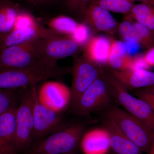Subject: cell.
I'll use <instances>...</instances> for the list:
<instances>
[{"mask_svg": "<svg viewBox=\"0 0 154 154\" xmlns=\"http://www.w3.org/2000/svg\"><path fill=\"white\" fill-rule=\"evenodd\" d=\"M68 72L67 69L42 63L18 69L0 72V89L14 90L35 85L42 81L57 79Z\"/></svg>", "mask_w": 154, "mask_h": 154, "instance_id": "1", "label": "cell"}, {"mask_svg": "<svg viewBox=\"0 0 154 154\" xmlns=\"http://www.w3.org/2000/svg\"><path fill=\"white\" fill-rule=\"evenodd\" d=\"M105 119L113 122L143 152L149 154L154 133L123 108L115 105L105 109Z\"/></svg>", "mask_w": 154, "mask_h": 154, "instance_id": "2", "label": "cell"}, {"mask_svg": "<svg viewBox=\"0 0 154 154\" xmlns=\"http://www.w3.org/2000/svg\"><path fill=\"white\" fill-rule=\"evenodd\" d=\"M113 102L120 105L154 133V111L143 99L130 94L110 72L103 71Z\"/></svg>", "mask_w": 154, "mask_h": 154, "instance_id": "3", "label": "cell"}, {"mask_svg": "<svg viewBox=\"0 0 154 154\" xmlns=\"http://www.w3.org/2000/svg\"><path fill=\"white\" fill-rule=\"evenodd\" d=\"M42 39L25 42L0 51V72L25 68L42 63H46L41 59L40 55Z\"/></svg>", "mask_w": 154, "mask_h": 154, "instance_id": "4", "label": "cell"}, {"mask_svg": "<svg viewBox=\"0 0 154 154\" xmlns=\"http://www.w3.org/2000/svg\"><path fill=\"white\" fill-rule=\"evenodd\" d=\"M103 70L101 75L71 107L72 113L78 115H89L94 111L104 110L111 105L113 100Z\"/></svg>", "mask_w": 154, "mask_h": 154, "instance_id": "5", "label": "cell"}, {"mask_svg": "<svg viewBox=\"0 0 154 154\" xmlns=\"http://www.w3.org/2000/svg\"><path fill=\"white\" fill-rule=\"evenodd\" d=\"M84 126L75 124L51 135L33 147L31 154H66L76 147Z\"/></svg>", "mask_w": 154, "mask_h": 154, "instance_id": "6", "label": "cell"}, {"mask_svg": "<svg viewBox=\"0 0 154 154\" xmlns=\"http://www.w3.org/2000/svg\"><path fill=\"white\" fill-rule=\"evenodd\" d=\"M33 96L31 87L22 95L20 105L17 107V128L14 147L17 152L26 148L33 137L34 119Z\"/></svg>", "mask_w": 154, "mask_h": 154, "instance_id": "7", "label": "cell"}, {"mask_svg": "<svg viewBox=\"0 0 154 154\" xmlns=\"http://www.w3.org/2000/svg\"><path fill=\"white\" fill-rule=\"evenodd\" d=\"M102 69L101 66L88 60L83 55L75 59L72 69L70 108L74 105L80 96L101 75Z\"/></svg>", "mask_w": 154, "mask_h": 154, "instance_id": "8", "label": "cell"}, {"mask_svg": "<svg viewBox=\"0 0 154 154\" xmlns=\"http://www.w3.org/2000/svg\"><path fill=\"white\" fill-rule=\"evenodd\" d=\"M81 46L70 36L59 35L43 38L40 57L46 63L55 65L59 60L74 55Z\"/></svg>", "mask_w": 154, "mask_h": 154, "instance_id": "9", "label": "cell"}, {"mask_svg": "<svg viewBox=\"0 0 154 154\" xmlns=\"http://www.w3.org/2000/svg\"><path fill=\"white\" fill-rule=\"evenodd\" d=\"M39 102L48 109L60 113L70 104V89L64 84L56 81L43 83L37 91Z\"/></svg>", "mask_w": 154, "mask_h": 154, "instance_id": "10", "label": "cell"}, {"mask_svg": "<svg viewBox=\"0 0 154 154\" xmlns=\"http://www.w3.org/2000/svg\"><path fill=\"white\" fill-rule=\"evenodd\" d=\"M31 89L34 119L33 137H39L58 126L61 121V117L59 113L48 109L39 102L35 85L31 86Z\"/></svg>", "mask_w": 154, "mask_h": 154, "instance_id": "11", "label": "cell"}, {"mask_svg": "<svg viewBox=\"0 0 154 154\" xmlns=\"http://www.w3.org/2000/svg\"><path fill=\"white\" fill-rule=\"evenodd\" d=\"M60 35L38 23L19 29H14L0 37V51L13 45L33 39L48 38Z\"/></svg>", "mask_w": 154, "mask_h": 154, "instance_id": "12", "label": "cell"}, {"mask_svg": "<svg viewBox=\"0 0 154 154\" xmlns=\"http://www.w3.org/2000/svg\"><path fill=\"white\" fill-rule=\"evenodd\" d=\"M87 24L96 31L113 34L117 30L118 22L112 15L91 2L82 14Z\"/></svg>", "mask_w": 154, "mask_h": 154, "instance_id": "13", "label": "cell"}, {"mask_svg": "<svg viewBox=\"0 0 154 154\" xmlns=\"http://www.w3.org/2000/svg\"><path fill=\"white\" fill-rule=\"evenodd\" d=\"M110 73L127 90H137L154 85V72L148 70H111Z\"/></svg>", "mask_w": 154, "mask_h": 154, "instance_id": "14", "label": "cell"}, {"mask_svg": "<svg viewBox=\"0 0 154 154\" xmlns=\"http://www.w3.org/2000/svg\"><path fill=\"white\" fill-rule=\"evenodd\" d=\"M104 128L110 137V149L115 154H143V152L136 145L125 135L113 122L105 119Z\"/></svg>", "mask_w": 154, "mask_h": 154, "instance_id": "15", "label": "cell"}, {"mask_svg": "<svg viewBox=\"0 0 154 154\" xmlns=\"http://www.w3.org/2000/svg\"><path fill=\"white\" fill-rule=\"evenodd\" d=\"M81 147L84 154H107L110 149L107 130L96 128L86 133L82 138Z\"/></svg>", "mask_w": 154, "mask_h": 154, "instance_id": "16", "label": "cell"}, {"mask_svg": "<svg viewBox=\"0 0 154 154\" xmlns=\"http://www.w3.org/2000/svg\"><path fill=\"white\" fill-rule=\"evenodd\" d=\"M111 45V40L108 37L95 36L86 44L82 55L99 65L107 64Z\"/></svg>", "mask_w": 154, "mask_h": 154, "instance_id": "17", "label": "cell"}, {"mask_svg": "<svg viewBox=\"0 0 154 154\" xmlns=\"http://www.w3.org/2000/svg\"><path fill=\"white\" fill-rule=\"evenodd\" d=\"M132 60V57L128 53L124 42L111 40L107 64L112 70L122 71L130 69Z\"/></svg>", "mask_w": 154, "mask_h": 154, "instance_id": "18", "label": "cell"}, {"mask_svg": "<svg viewBox=\"0 0 154 154\" xmlns=\"http://www.w3.org/2000/svg\"><path fill=\"white\" fill-rule=\"evenodd\" d=\"M17 109L16 105H14L0 115V139L14 148L17 131Z\"/></svg>", "mask_w": 154, "mask_h": 154, "instance_id": "19", "label": "cell"}, {"mask_svg": "<svg viewBox=\"0 0 154 154\" xmlns=\"http://www.w3.org/2000/svg\"><path fill=\"white\" fill-rule=\"evenodd\" d=\"M20 12L17 4L10 0L0 1V37L14 29Z\"/></svg>", "mask_w": 154, "mask_h": 154, "instance_id": "20", "label": "cell"}, {"mask_svg": "<svg viewBox=\"0 0 154 154\" xmlns=\"http://www.w3.org/2000/svg\"><path fill=\"white\" fill-rule=\"evenodd\" d=\"M127 16L154 32V6L145 3L134 5Z\"/></svg>", "mask_w": 154, "mask_h": 154, "instance_id": "21", "label": "cell"}, {"mask_svg": "<svg viewBox=\"0 0 154 154\" xmlns=\"http://www.w3.org/2000/svg\"><path fill=\"white\" fill-rule=\"evenodd\" d=\"M79 25V24L71 17L61 15L51 19L48 24V28L60 35L71 36Z\"/></svg>", "mask_w": 154, "mask_h": 154, "instance_id": "22", "label": "cell"}, {"mask_svg": "<svg viewBox=\"0 0 154 154\" xmlns=\"http://www.w3.org/2000/svg\"><path fill=\"white\" fill-rule=\"evenodd\" d=\"M92 2L108 12L127 15L134 5L131 0H92Z\"/></svg>", "mask_w": 154, "mask_h": 154, "instance_id": "23", "label": "cell"}, {"mask_svg": "<svg viewBox=\"0 0 154 154\" xmlns=\"http://www.w3.org/2000/svg\"><path fill=\"white\" fill-rule=\"evenodd\" d=\"M136 40L140 47L149 49L154 46V32L136 22H133Z\"/></svg>", "mask_w": 154, "mask_h": 154, "instance_id": "24", "label": "cell"}, {"mask_svg": "<svg viewBox=\"0 0 154 154\" xmlns=\"http://www.w3.org/2000/svg\"><path fill=\"white\" fill-rule=\"evenodd\" d=\"M0 89V115L16 105L15 90Z\"/></svg>", "mask_w": 154, "mask_h": 154, "instance_id": "25", "label": "cell"}, {"mask_svg": "<svg viewBox=\"0 0 154 154\" xmlns=\"http://www.w3.org/2000/svg\"><path fill=\"white\" fill-rule=\"evenodd\" d=\"M133 22L132 19L127 16L125 19L118 25L117 30L119 35L124 41L130 39H134L137 41L135 31Z\"/></svg>", "mask_w": 154, "mask_h": 154, "instance_id": "26", "label": "cell"}, {"mask_svg": "<svg viewBox=\"0 0 154 154\" xmlns=\"http://www.w3.org/2000/svg\"><path fill=\"white\" fill-rule=\"evenodd\" d=\"M70 36L81 45L87 44L90 40L89 27L85 24H79L75 33Z\"/></svg>", "mask_w": 154, "mask_h": 154, "instance_id": "27", "label": "cell"}, {"mask_svg": "<svg viewBox=\"0 0 154 154\" xmlns=\"http://www.w3.org/2000/svg\"><path fill=\"white\" fill-rule=\"evenodd\" d=\"M134 94L136 96L147 103L154 111V85L137 89Z\"/></svg>", "mask_w": 154, "mask_h": 154, "instance_id": "28", "label": "cell"}, {"mask_svg": "<svg viewBox=\"0 0 154 154\" xmlns=\"http://www.w3.org/2000/svg\"><path fill=\"white\" fill-rule=\"evenodd\" d=\"M37 22L35 21L34 17L30 14L20 11L17 17L14 29L27 27L34 25Z\"/></svg>", "mask_w": 154, "mask_h": 154, "instance_id": "29", "label": "cell"}, {"mask_svg": "<svg viewBox=\"0 0 154 154\" xmlns=\"http://www.w3.org/2000/svg\"><path fill=\"white\" fill-rule=\"evenodd\" d=\"M92 0H65L67 8L72 12L82 14Z\"/></svg>", "mask_w": 154, "mask_h": 154, "instance_id": "30", "label": "cell"}, {"mask_svg": "<svg viewBox=\"0 0 154 154\" xmlns=\"http://www.w3.org/2000/svg\"><path fill=\"white\" fill-rule=\"evenodd\" d=\"M149 68L144 60L143 54H137L132 57V63L130 69L148 70Z\"/></svg>", "mask_w": 154, "mask_h": 154, "instance_id": "31", "label": "cell"}, {"mask_svg": "<svg viewBox=\"0 0 154 154\" xmlns=\"http://www.w3.org/2000/svg\"><path fill=\"white\" fill-rule=\"evenodd\" d=\"M126 45L128 53L130 56L136 54L140 47V45L134 39H130L124 41Z\"/></svg>", "mask_w": 154, "mask_h": 154, "instance_id": "32", "label": "cell"}, {"mask_svg": "<svg viewBox=\"0 0 154 154\" xmlns=\"http://www.w3.org/2000/svg\"><path fill=\"white\" fill-rule=\"evenodd\" d=\"M143 57L146 64L149 68L154 67V46L148 49Z\"/></svg>", "mask_w": 154, "mask_h": 154, "instance_id": "33", "label": "cell"}, {"mask_svg": "<svg viewBox=\"0 0 154 154\" xmlns=\"http://www.w3.org/2000/svg\"><path fill=\"white\" fill-rule=\"evenodd\" d=\"M0 154H18V152L12 146L0 139Z\"/></svg>", "mask_w": 154, "mask_h": 154, "instance_id": "34", "label": "cell"}, {"mask_svg": "<svg viewBox=\"0 0 154 154\" xmlns=\"http://www.w3.org/2000/svg\"><path fill=\"white\" fill-rule=\"evenodd\" d=\"M27 2L34 5H40L41 4H43L50 0H26Z\"/></svg>", "mask_w": 154, "mask_h": 154, "instance_id": "35", "label": "cell"}, {"mask_svg": "<svg viewBox=\"0 0 154 154\" xmlns=\"http://www.w3.org/2000/svg\"><path fill=\"white\" fill-rule=\"evenodd\" d=\"M131 1L133 2L135 1H140L141 3H147L154 6V0H131Z\"/></svg>", "mask_w": 154, "mask_h": 154, "instance_id": "36", "label": "cell"}, {"mask_svg": "<svg viewBox=\"0 0 154 154\" xmlns=\"http://www.w3.org/2000/svg\"><path fill=\"white\" fill-rule=\"evenodd\" d=\"M0 1H1V0H0Z\"/></svg>", "mask_w": 154, "mask_h": 154, "instance_id": "37", "label": "cell"}]
</instances>
